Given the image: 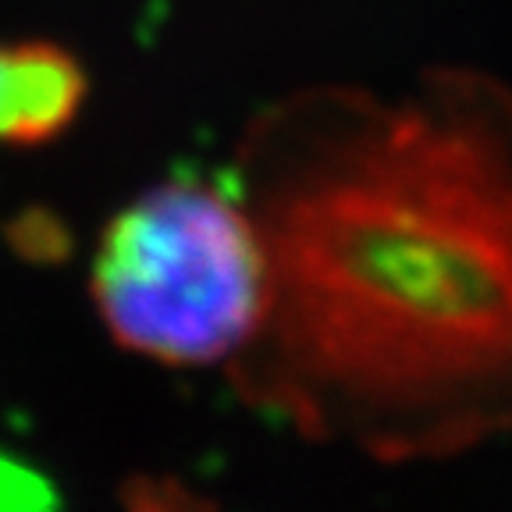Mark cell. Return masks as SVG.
I'll use <instances>...</instances> for the list:
<instances>
[{
	"label": "cell",
	"mask_w": 512,
	"mask_h": 512,
	"mask_svg": "<svg viewBox=\"0 0 512 512\" xmlns=\"http://www.w3.org/2000/svg\"><path fill=\"white\" fill-rule=\"evenodd\" d=\"M239 196L267 253L256 392L374 456L512 431V89L466 68L264 114Z\"/></svg>",
	"instance_id": "obj_1"
},
{
	"label": "cell",
	"mask_w": 512,
	"mask_h": 512,
	"mask_svg": "<svg viewBox=\"0 0 512 512\" xmlns=\"http://www.w3.org/2000/svg\"><path fill=\"white\" fill-rule=\"evenodd\" d=\"M89 281L114 342L171 367L242 360L271 299L249 207L196 178L164 182L121 210Z\"/></svg>",
	"instance_id": "obj_2"
},
{
	"label": "cell",
	"mask_w": 512,
	"mask_h": 512,
	"mask_svg": "<svg viewBox=\"0 0 512 512\" xmlns=\"http://www.w3.org/2000/svg\"><path fill=\"white\" fill-rule=\"evenodd\" d=\"M86 93L82 68L47 43L0 47V143H43L75 118Z\"/></svg>",
	"instance_id": "obj_3"
},
{
	"label": "cell",
	"mask_w": 512,
	"mask_h": 512,
	"mask_svg": "<svg viewBox=\"0 0 512 512\" xmlns=\"http://www.w3.org/2000/svg\"><path fill=\"white\" fill-rule=\"evenodd\" d=\"M22 477H8V473L0 470V512H11L18 502V495H22Z\"/></svg>",
	"instance_id": "obj_4"
}]
</instances>
